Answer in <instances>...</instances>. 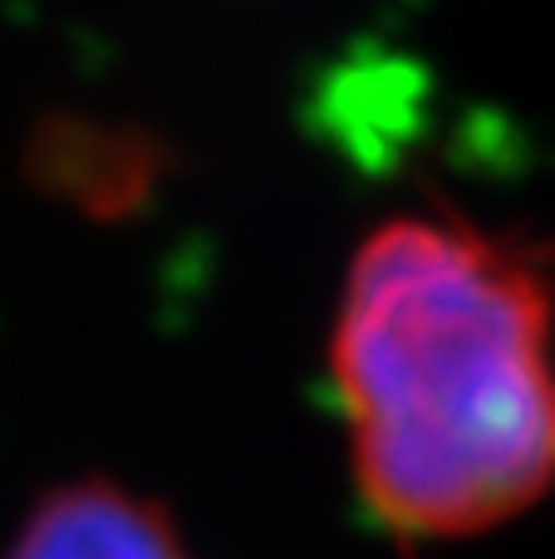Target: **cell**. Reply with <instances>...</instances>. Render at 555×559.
<instances>
[{
  "label": "cell",
  "mask_w": 555,
  "mask_h": 559,
  "mask_svg": "<svg viewBox=\"0 0 555 559\" xmlns=\"http://www.w3.org/2000/svg\"><path fill=\"white\" fill-rule=\"evenodd\" d=\"M330 373L383 535L452 545L536 511L555 491V236L383 216L344 265Z\"/></svg>",
  "instance_id": "cell-1"
},
{
  "label": "cell",
  "mask_w": 555,
  "mask_h": 559,
  "mask_svg": "<svg viewBox=\"0 0 555 559\" xmlns=\"http://www.w3.org/2000/svg\"><path fill=\"white\" fill-rule=\"evenodd\" d=\"M5 559H197L167 506L114 476L49 486L29 506Z\"/></svg>",
  "instance_id": "cell-2"
}]
</instances>
